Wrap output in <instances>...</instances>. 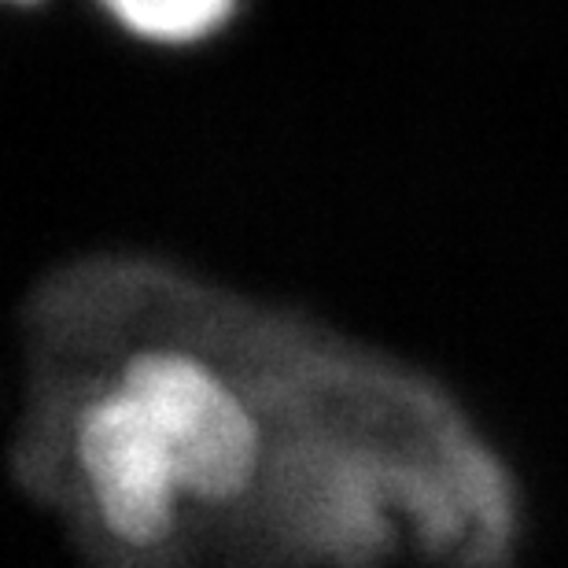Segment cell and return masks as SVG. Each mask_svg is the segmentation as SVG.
Here are the masks:
<instances>
[{
    "label": "cell",
    "mask_w": 568,
    "mask_h": 568,
    "mask_svg": "<svg viewBox=\"0 0 568 568\" xmlns=\"http://www.w3.org/2000/svg\"><path fill=\"white\" fill-rule=\"evenodd\" d=\"M122 392L144 406L174 454L181 487L211 503H230L252 484L258 428L230 384L203 362L148 351L126 362Z\"/></svg>",
    "instance_id": "cell-1"
},
{
    "label": "cell",
    "mask_w": 568,
    "mask_h": 568,
    "mask_svg": "<svg viewBox=\"0 0 568 568\" xmlns=\"http://www.w3.org/2000/svg\"><path fill=\"white\" fill-rule=\"evenodd\" d=\"M78 458L104 525L130 547H155L174 528L181 487L163 432L126 392L89 403L78 417Z\"/></svg>",
    "instance_id": "cell-2"
},
{
    "label": "cell",
    "mask_w": 568,
    "mask_h": 568,
    "mask_svg": "<svg viewBox=\"0 0 568 568\" xmlns=\"http://www.w3.org/2000/svg\"><path fill=\"white\" fill-rule=\"evenodd\" d=\"M122 27L152 41H196L222 27L233 0H104Z\"/></svg>",
    "instance_id": "cell-3"
}]
</instances>
